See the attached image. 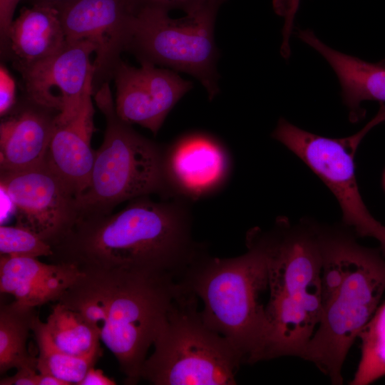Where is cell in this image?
I'll use <instances>...</instances> for the list:
<instances>
[{
  "instance_id": "1",
  "label": "cell",
  "mask_w": 385,
  "mask_h": 385,
  "mask_svg": "<svg viewBox=\"0 0 385 385\" xmlns=\"http://www.w3.org/2000/svg\"><path fill=\"white\" fill-rule=\"evenodd\" d=\"M182 198L131 200L115 213L79 215L51 245L55 263L80 270H129L169 274L182 281L203 254L192 237L191 219Z\"/></svg>"
},
{
  "instance_id": "2",
  "label": "cell",
  "mask_w": 385,
  "mask_h": 385,
  "mask_svg": "<svg viewBox=\"0 0 385 385\" xmlns=\"http://www.w3.org/2000/svg\"><path fill=\"white\" fill-rule=\"evenodd\" d=\"M81 271L76 284L102 312L101 340L117 359L125 384H136L182 282L147 271Z\"/></svg>"
},
{
  "instance_id": "3",
  "label": "cell",
  "mask_w": 385,
  "mask_h": 385,
  "mask_svg": "<svg viewBox=\"0 0 385 385\" xmlns=\"http://www.w3.org/2000/svg\"><path fill=\"white\" fill-rule=\"evenodd\" d=\"M247 251L232 258L206 254L187 271L183 282L203 302L205 323L226 338L243 364L263 360L267 319L260 301L268 287L267 258L260 228L247 235Z\"/></svg>"
},
{
  "instance_id": "4",
  "label": "cell",
  "mask_w": 385,
  "mask_h": 385,
  "mask_svg": "<svg viewBox=\"0 0 385 385\" xmlns=\"http://www.w3.org/2000/svg\"><path fill=\"white\" fill-rule=\"evenodd\" d=\"M197 295L182 282L143 364L140 378L154 385H233L242 359L212 329Z\"/></svg>"
},
{
  "instance_id": "5",
  "label": "cell",
  "mask_w": 385,
  "mask_h": 385,
  "mask_svg": "<svg viewBox=\"0 0 385 385\" xmlns=\"http://www.w3.org/2000/svg\"><path fill=\"white\" fill-rule=\"evenodd\" d=\"M93 96L106 129L95 150L89 185L76 198L79 214H108L122 202L153 193L171 197L164 171L165 148L118 116L109 82Z\"/></svg>"
},
{
  "instance_id": "6",
  "label": "cell",
  "mask_w": 385,
  "mask_h": 385,
  "mask_svg": "<svg viewBox=\"0 0 385 385\" xmlns=\"http://www.w3.org/2000/svg\"><path fill=\"white\" fill-rule=\"evenodd\" d=\"M385 291V260L381 250L351 242L346 276L339 289L322 304L317 330L302 359L315 364L332 384H343L346 356L376 310Z\"/></svg>"
},
{
  "instance_id": "7",
  "label": "cell",
  "mask_w": 385,
  "mask_h": 385,
  "mask_svg": "<svg viewBox=\"0 0 385 385\" xmlns=\"http://www.w3.org/2000/svg\"><path fill=\"white\" fill-rule=\"evenodd\" d=\"M219 8L209 7L181 19L151 6L135 9L126 51L148 63L188 73L198 79L212 100L219 93V57L214 29Z\"/></svg>"
},
{
  "instance_id": "8",
  "label": "cell",
  "mask_w": 385,
  "mask_h": 385,
  "mask_svg": "<svg viewBox=\"0 0 385 385\" xmlns=\"http://www.w3.org/2000/svg\"><path fill=\"white\" fill-rule=\"evenodd\" d=\"M385 122V103L359 131L342 138L322 136L304 130L281 118L272 133L299 158L333 193L344 222L360 237L377 240L385 256V226L369 212L361 196L356 178L355 155L366 135Z\"/></svg>"
},
{
  "instance_id": "9",
  "label": "cell",
  "mask_w": 385,
  "mask_h": 385,
  "mask_svg": "<svg viewBox=\"0 0 385 385\" xmlns=\"http://www.w3.org/2000/svg\"><path fill=\"white\" fill-rule=\"evenodd\" d=\"M1 190L11 202L16 224L53 245L79 216L76 198L63 180L42 164L16 171H1Z\"/></svg>"
},
{
  "instance_id": "10",
  "label": "cell",
  "mask_w": 385,
  "mask_h": 385,
  "mask_svg": "<svg viewBox=\"0 0 385 385\" xmlns=\"http://www.w3.org/2000/svg\"><path fill=\"white\" fill-rule=\"evenodd\" d=\"M95 46L88 40L66 42L58 53L31 63H13L21 74L25 98L57 113L56 124L78 112L86 86L93 78L91 55Z\"/></svg>"
},
{
  "instance_id": "11",
  "label": "cell",
  "mask_w": 385,
  "mask_h": 385,
  "mask_svg": "<svg viewBox=\"0 0 385 385\" xmlns=\"http://www.w3.org/2000/svg\"><path fill=\"white\" fill-rule=\"evenodd\" d=\"M66 42L91 41L96 48L93 62V93L113 79L126 51L133 11L129 0H71L57 8Z\"/></svg>"
},
{
  "instance_id": "12",
  "label": "cell",
  "mask_w": 385,
  "mask_h": 385,
  "mask_svg": "<svg viewBox=\"0 0 385 385\" xmlns=\"http://www.w3.org/2000/svg\"><path fill=\"white\" fill-rule=\"evenodd\" d=\"M140 64L137 68L121 60L115 68V108L124 121L156 135L170 111L193 85L173 70L148 63Z\"/></svg>"
},
{
  "instance_id": "13",
  "label": "cell",
  "mask_w": 385,
  "mask_h": 385,
  "mask_svg": "<svg viewBox=\"0 0 385 385\" xmlns=\"http://www.w3.org/2000/svg\"><path fill=\"white\" fill-rule=\"evenodd\" d=\"M225 148L207 135H185L165 148L164 171L171 197L197 200L217 191L230 173Z\"/></svg>"
},
{
  "instance_id": "14",
  "label": "cell",
  "mask_w": 385,
  "mask_h": 385,
  "mask_svg": "<svg viewBox=\"0 0 385 385\" xmlns=\"http://www.w3.org/2000/svg\"><path fill=\"white\" fill-rule=\"evenodd\" d=\"M93 78L86 88L77 113L69 120L56 124L46 162L77 198L88 187L94 160L91 140L94 131Z\"/></svg>"
},
{
  "instance_id": "15",
  "label": "cell",
  "mask_w": 385,
  "mask_h": 385,
  "mask_svg": "<svg viewBox=\"0 0 385 385\" xmlns=\"http://www.w3.org/2000/svg\"><path fill=\"white\" fill-rule=\"evenodd\" d=\"M57 113L25 98L0 124L1 171H16L45 162Z\"/></svg>"
},
{
  "instance_id": "16",
  "label": "cell",
  "mask_w": 385,
  "mask_h": 385,
  "mask_svg": "<svg viewBox=\"0 0 385 385\" xmlns=\"http://www.w3.org/2000/svg\"><path fill=\"white\" fill-rule=\"evenodd\" d=\"M80 269L68 263H43L37 258L0 257V291L34 307L58 301Z\"/></svg>"
},
{
  "instance_id": "17",
  "label": "cell",
  "mask_w": 385,
  "mask_h": 385,
  "mask_svg": "<svg viewBox=\"0 0 385 385\" xmlns=\"http://www.w3.org/2000/svg\"><path fill=\"white\" fill-rule=\"evenodd\" d=\"M297 36L319 53L336 73L343 103L349 110V120L356 123L365 116L364 101L385 103V58L369 63L328 46L309 29H299Z\"/></svg>"
},
{
  "instance_id": "18",
  "label": "cell",
  "mask_w": 385,
  "mask_h": 385,
  "mask_svg": "<svg viewBox=\"0 0 385 385\" xmlns=\"http://www.w3.org/2000/svg\"><path fill=\"white\" fill-rule=\"evenodd\" d=\"M66 45L58 10L32 4L24 7L11 24L4 55H9L13 63H31L55 55Z\"/></svg>"
},
{
  "instance_id": "19",
  "label": "cell",
  "mask_w": 385,
  "mask_h": 385,
  "mask_svg": "<svg viewBox=\"0 0 385 385\" xmlns=\"http://www.w3.org/2000/svg\"><path fill=\"white\" fill-rule=\"evenodd\" d=\"M34 307L14 302L0 308V373L11 369L32 366L37 369V357L31 355L26 343L34 319Z\"/></svg>"
},
{
  "instance_id": "20",
  "label": "cell",
  "mask_w": 385,
  "mask_h": 385,
  "mask_svg": "<svg viewBox=\"0 0 385 385\" xmlns=\"http://www.w3.org/2000/svg\"><path fill=\"white\" fill-rule=\"evenodd\" d=\"M45 327L53 344L76 356H101L99 331L79 312L58 302L52 307Z\"/></svg>"
},
{
  "instance_id": "21",
  "label": "cell",
  "mask_w": 385,
  "mask_h": 385,
  "mask_svg": "<svg viewBox=\"0 0 385 385\" xmlns=\"http://www.w3.org/2000/svg\"><path fill=\"white\" fill-rule=\"evenodd\" d=\"M36 344L37 370L41 374L53 375L68 385H78L88 370L94 366L100 356H76L58 349L51 342L45 327L38 315L31 327Z\"/></svg>"
},
{
  "instance_id": "22",
  "label": "cell",
  "mask_w": 385,
  "mask_h": 385,
  "mask_svg": "<svg viewBox=\"0 0 385 385\" xmlns=\"http://www.w3.org/2000/svg\"><path fill=\"white\" fill-rule=\"evenodd\" d=\"M361 359L351 385H367L385 376V302L359 334Z\"/></svg>"
},
{
  "instance_id": "23",
  "label": "cell",
  "mask_w": 385,
  "mask_h": 385,
  "mask_svg": "<svg viewBox=\"0 0 385 385\" xmlns=\"http://www.w3.org/2000/svg\"><path fill=\"white\" fill-rule=\"evenodd\" d=\"M1 255L34 257L53 255L51 245L34 232L19 226L0 227Z\"/></svg>"
},
{
  "instance_id": "24",
  "label": "cell",
  "mask_w": 385,
  "mask_h": 385,
  "mask_svg": "<svg viewBox=\"0 0 385 385\" xmlns=\"http://www.w3.org/2000/svg\"><path fill=\"white\" fill-rule=\"evenodd\" d=\"M226 0H129L133 11L142 6H151L170 11L179 9L187 14H192L208 7H219Z\"/></svg>"
},
{
  "instance_id": "25",
  "label": "cell",
  "mask_w": 385,
  "mask_h": 385,
  "mask_svg": "<svg viewBox=\"0 0 385 385\" xmlns=\"http://www.w3.org/2000/svg\"><path fill=\"white\" fill-rule=\"evenodd\" d=\"M300 0H273L275 12L284 19L282 28V42L280 53L282 55L291 53L289 38L294 27V20L299 8Z\"/></svg>"
},
{
  "instance_id": "26",
  "label": "cell",
  "mask_w": 385,
  "mask_h": 385,
  "mask_svg": "<svg viewBox=\"0 0 385 385\" xmlns=\"http://www.w3.org/2000/svg\"><path fill=\"white\" fill-rule=\"evenodd\" d=\"M16 82L10 72L4 66H0V115L9 114L16 106Z\"/></svg>"
},
{
  "instance_id": "27",
  "label": "cell",
  "mask_w": 385,
  "mask_h": 385,
  "mask_svg": "<svg viewBox=\"0 0 385 385\" xmlns=\"http://www.w3.org/2000/svg\"><path fill=\"white\" fill-rule=\"evenodd\" d=\"M21 0H0V39L1 53H4L6 36L14 20L16 8Z\"/></svg>"
},
{
  "instance_id": "28",
  "label": "cell",
  "mask_w": 385,
  "mask_h": 385,
  "mask_svg": "<svg viewBox=\"0 0 385 385\" xmlns=\"http://www.w3.org/2000/svg\"><path fill=\"white\" fill-rule=\"evenodd\" d=\"M38 370L36 367L24 366L17 369L16 373L1 379V385H36Z\"/></svg>"
},
{
  "instance_id": "29",
  "label": "cell",
  "mask_w": 385,
  "mask_h": 385,
  "mask_svg": "<svg viewBox=\"0 0 385 385\" xmlns=\"http://www.w3.org/2000/svg\"><path fill=\"white\" fill-rule=\"evenodd\" d=\"M115 382L103 374L102 370L91 367L78 385H113Z\"/></svg>"
},
{
  "instance_id": "30",
  "label": "cell",
  "mask_w": 385,
  "mask_h": 385,
  "mask_svg": "<svg viewBox=\"0 0 385 385\" xmlns=\"http://www.w3.org/2000/svg\"><path fill=\"white\" fill-rule=\"evenodd\" d=\"M36 385H68L61 379L48 374L38 373Z\"/></svg>"
},
{
  "instance_id": "31",
  "label": "cell",
  "mask_w": 385,
  "mask_h": 385,
  "mask_svg": "<svg viewBox=\"0 0 385 385\" xmlns=\"http://www.w3.org/2000/svg\"><path fill=\"white\" fill-rule=\"evenodd\" d=\"M71 0H31L32 4L51 6L58 8Z\"/></svg>"
},
{
  "instance_id": "32",
  "label": "cell",
  "mask_w": 385,
  "mask_h": 385,
  "mask_svg": "<svg viewBox=\"0 0 385 385\" xmlns=\"http://www.w3.org/2000/svg\"><path fill=\"white\" fill-rule=\"evenodd\" d=\"M384 186H385V175H384Z\"/></svg>"
}]
</instances>
